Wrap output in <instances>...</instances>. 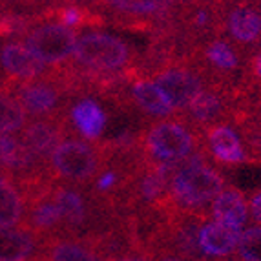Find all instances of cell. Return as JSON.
<instances>
[{
  "mask_svg": "<svg viewBox=\"0 0 261 261\" xmlns=\"http://www.w3.org/2000/svg\"><path fill=\"white\" fill-rule=\"evenodd\" d=\"M28 124V113L8 92H0V135H18Z\"/></svg>",
  "mask_w": 261,
  "mask_h": 261,
  "instance_id": "obj_27",
  "label": "cell"
},
{
  "mask_svg": "<svg viewBox=\"0 0 261 261\" xmlns=\"http://www.w3.org/2000/svg\"><path fill=\"white\" fill-rule=\"evenodd\" d=\"M248 214H250V221L256 226H261V188L248 194Z\"/></svg>",
  "mask_w": 261,
  "mask_h": 261,
  "instance_id": "obj_29",
  "label": "cell"
},
{
  "mask_svg": "<svg viewBox=\"0 0 261 261\" xmlns=\"http://www.w3.org/2000/svg\"><path fill=\"white\" fill-rule=\"evenodd\" d=\"M153 261H187V259L175 256V254H172V252H159L153 257Z\"/></svg>",
  "mask_w": 261,
  "mask_h": 261,
  "instance_id": "obj_31",
  "label": "cell"
},
{
  "mask_svg": "<svg viewBox=\"0 0 261 261\" xmlns=\"http://www.w3.org/2000/svg\"><path fill=\"white\" fill-rule=\"evenodd\" d=\"M106 17H124L137 20H163L175 13L179 2L157 0H113V2H90Z\"/></svg>",
  "mask_w": 261,
  "mask_h": 261,
  "instance_id": "obj_20",
  "label": "cell"
},
{
  "mask_svg": "<svg viewBox=\"0 0 261 261\" xmlns=\"http://www.w3.org/2000/svg\"><path fill=\"white\" fill-rule=\"evenodd\" d=\"M205 148L208 152L210 159L223 166H236L250 163V157L245 152V146L241 143L240 134L236 132L232 124H216L203 132Z\"/></svg>",
  "mask_w": 261,
  "mask_h": 261,
  "instance_id": "obj_18",
  "label": "cell"
},
{
  "mask_svg": "<svg viewBox=\"0 0 261 261\" xmlns=\"http://www.w3.org/2000/svg\"><path fill=\"white\" fill-rule=\"evenodd\" d=\"M139 143L144 157L155 165L185 161L197 150L205 148L203 135L179 117L144 124Z\"/></svg>",
  "mask_w": 261,
  "mask_h": 261,
  "instance_id": "obj_2",
  "label": "cell"
},
{
  "mask_svg": "<svg viewBox=\"0 0 261 261\" xmlns=\"http://www.w3.org/2000/svg\"><path fill=\"white\" fill-rule=\"evenodd\" d=\"M139 53L126 40L105 31H88L79 37L68 64L92 73H122L135 70Z\"/></svg>",
  "mask_w": 261,
  "mask_h": 261,
  "instance_id": "obj_3",
  "label": "cell"
},
{
  "mask_svg": "<svg viewBox=\"0 0 261 261\" xmlns=\"http://www.w3.org/2000/svg\"><path fill=\"white\" fill-rule=\"evenodd\" d=\"M71 135L66 119H33L18 134L30 153L42 165H48L57 146Z\"/></svg>",
  "mask_w": 261,
  "mask_h": 261,
  "instance_id": "obj_15",
  "label": "cell"
},
{
  "mask_svg": "<svg viewBox=\"0 0 261 261\" xmlns=\"http://www.w3.org/2000/svg\"><path fill=\"white\" fill-rule=\"evenodd\" d=\"M236 252L240 261H261V226L252 225L241 232Z\"/></svg>",
  "mask_w": 261,
  "mask_h": 261,
  "instance_id": "obj_28",
  "label": "cell"
},
{
  "mask_svg": "<svg viewBox=\"0 0 261 261\" xmlns=\"http://www.w3.org/2000/svg\"><path fill=\"white\" fill-rule=\"evenodd\" d=\"M66 121L71 132L79 134L84 141L99 143L108 126V112L97 97L83 95L71 102L66 113Z\"/></svg>",
  "mask_w": 261,
  "mask_h": 261,
  "instance_id": "obj_16",
  "label": "cell"
},
{
  "mask_svg": "<svg viewBox=\"0 0 261 261\" xmlns=\"http://www.w3.org/2000/svg\"><path fill=\"white\" fill-rule=\"evenodd\" d=\"M205 221L208 219L172 210L166 219L161 252H172L187 261H205L199 248V232Z\"/></svg>",
  "mask_w": 261,
  "mask_h": 261,
  "instance_id": "obj_12",
  "label": "cell"
},
{
  "mask_svg": "<svg viewBox=\"0 0 261 261\" xmlns=\"http://www.w3.org/2000/svg\"><path fill=\"white\" fill-rule=\"evenodd\" d=\"M223 37L248 57L261 49V2L226 4Z\"/></svg>",
  "mask_w": 261,
  "mask_h": 261,
  "instance_id": "obj_11",
  "label": "cell"
},
{
  "mask_svg": "<svg viewBox=\"0 0 261 261\" xmlns=\"http://www.w3.org/2000/svg\"><path fill=\"white\" fill-rule=\"evenodd\" d=\"M192 61L203 68L210 83L241 84L247 71L248 55L225 37H216L203 44Z\"/></svg>",
  "mask_w": 261,
  "mask_h": 261,
  "instance_id": "obj_8",
  "label": "cell"
},
{
  "mask_svg": "<svg viewBox=\"0 0 261 261\" xmlns=\"http://www.w3.org/2000/svg\"><path fill=\"white\" fill-rule=\"evenodd\" d=\"M35 261H106L92 243L73 238H51L40 243Z\"/></svg>",
  "mask_w": 261,
  "mask_h": 261,
  "instance_id": "obj_22",
  "label": "cell"
},
{
  "mask_svg": "<svg viewBox=\"0 0 261 261\" xmlns=\"http://www.w3.org/2000/svg\"><path fill=\"white\" fill-rule=\"evenodd\" d=\"M53 192V190H51ZM51 192L42 197L26 203V221L24 228L39 238L40 241L51 240V238H62L64 236V221L62 214L53 201Z\"/></svg>",
  "mask_w": 261,
  "mask_h": 261,
  "instance_id": "obj_19",
  "label": "cell"
},
{
  "mask_svg": "<svg viewBox=\"0 0 261 261\" xmlns=\"http://www.w3.org/2000/svg\"><path fill=\"white\" fill-rule=\"evenodd\" d=\"M46 20L59 22L70 30H83V28L105 26L106 18L92 4H79V2H66V4H48L44 11Z\"/></svg>",
  "mask_w": 261,
  "mask_h": 261,
  "instance_id": "obj_24",
  "label": "cell"
},
{
  "mask_svg": "<svg viewBox=\"0 0 261 261\" xmlns=\"http://www.w3.org/2000/svg\"><path fill=\"white\" fill-rule=\"evenodd\" d=\"M225 170L216 166L206 148L179 163L168 187V203L177 212L210 219L212 201L226 187Z\"/></svg>",
  "mask_w": 261,
  "mask_h": 261,
  "instance_id": "obj_1",
  "label": "cell"
},
{
  "mask_svg": "<svg viewBox=\"0 0 261 261\" xmlns=\"http://www.w3.org/2000/svg\"><path fill=\"white\" fill-rule=\"evenodd\" d=\"M126 99L128 108L146 124L153 121L177 117V112L168 100V97L161 92V88L157 86L152 79H132L126 88Z\"/></svg>",
  "mask_w": 261,
  "mask_h": 261,
  "instance_id": "obj_14",
  "label": "cell"
},
{
  "mask_svg": "<svg viewBox=\"0 0 261 261\" xmlns=\"http://www.w3.org/2000/svg\"><path fill=\"white\" fill-rule=\"evenodd\" d=\"M240 92L241 84L210 83L177 117L199 134L216 124H230Z\"/></svg>",
  "mask_w": 261,
  "mask_h": 261,
  "instance_id": "obj_6",
  "label": "cell"
},
{
  "mask_svg": "<svg viewBox=\"0 0 261 261\" xmlns=\"http://www.w3.org/2000/svg\"><path fill=\"white\" fill-rule=\"evenodd\" d=\"M225 2H179L177 28L196 48L205 42L223 37L225 26Z\"/></svg>",
  "mask_w": 261,
  "mask_h": 261,
  "instance_id": "obj_10",
  "label": "cell"
},
{
  "mask_svg": "<svg viewBox=\"0 0 261 261\" xmlns=\"http://www.w3.org/2000/svg\"><path fill=\"white\" fill-rule=\"evenodd\" d=\"M26 221V203L17 181L11 175L0 174V226L18 228Z\"/></svg>",
  "mask_w": 261,
  "mask_h": 261,
  "instance_id": "obj_26",
  "label": "cell"
},
{
  "mask_svg": "<svg viewBox=\"0 0 261 261\" xmlns=\"http://www.w3.org/2000/svg\"><path fill=\"white\" fill-rule=\"evenodd\" d=\"M240 243V232L232 230L221 223L208 219L203 223L199 232V248L205 261L230 257Z\"/></svg>",
  "mask_w": 261,
  "mask_h": 261,
  "instance_id": "obj_23",
  "label": "cell"
},
{
  "mask_svg": "<svg viewBox=\"0 0 261 261\" xmlns=\"http://www.w3.org/2000/svg\"><path fill=\"white\" fill-rule=\"evenodd\" d=\"M4 92L11 93L33 119H66L68 108L77 99L59 68H53L48 77L6 84Z\"/></svg>",
  "mask_w": 261,
  "mask_h": 261,
  "instance_id": "obj_4",
  "label": "cell"
},
{
  "mask_svg": "<svg viewBox=\"0 0 261 261\" xmlns=\"http://www.w3.org/2000/svg\"><path fill=\"white\" fill-rule=\"evenodd\" d=\"M216 261H240V259H238V256H234V257H223V259H216Z\"/></svg>",
  "mask_w": 261,
  "mask_h": 261,
  "instance_id": "obj_32",
  "label": "cell"
},
{
  "mask_svg": "<svg viewBox=\"0 0 261 261\" xmlns=\"http://www.w3.org/2000/svg\"><path fill=\"white\" fill-rule=\"evenodd\" d=\"M53 68L40 62L20 40H0V79L2 83H28L48 77Z\"/></svg>",
  "mask_w": 261,
  "mask_h": 261,
  "instance_id": "obj_13",
  "label": "cell"
},
{
  "mask_svg": "<svg viewBox=\"0 0 261 261\" xmlns=\"http://www.w3.org/2000/svg\"><path fill=\"white\" fill-rule=\"evenodd\" d=\"M210 219L221 223L236 232L243 230L245 225L250 221L247 196L240 188L225 187L221 194L212 201Z\"/></svg>",
  "mask_w": 261,
  "mask_h": 261,
  "instance_id": "obj_21",
  "label": "cell"
},
{
  "mask_svg": "<svg viewBox=\"0 0 261 261\" xmlns=\"http://www.w3.org/2000/svg\"><path fill=\"white\" fill-rule=\"evenodd\" d=\"M152 81L168 97L177 115H181L190 106L192 100L210 84L208 75L194 61L175 62L165 70L157 71Z\"/></svg>",
  "mask_w": 261,
  "mask_h": 261,
  "instance_id": "obj_9",
  "label": "cell"
},
{
  "mask_svg": "<svg viewBox=\"0 0 261 261\" xmlns=\"http://www.w3.org/2000/svg\"><path fill=\"white\" fill-rule=\"evenodd\" d=\"M42 241L24 226H0V261H35Z\"/></svg>",
  "mask_w": 261,
  "mask_h": 261,
  "instance_id": "obj_25",
  "label": "cell"
},
{
  "mask_svg": "<svg viewBox=\"0 0 261 261\" xmlns=\"http://www.w3.org/2000/svg\"><path fill=\"white\" fill-rule=\"evenodd\" d=\"M106 261H153V257L144 252H139V250H130V252L119 254V256H113Z\"/></svg>",
  "mask_w": 261,
  "mask_h": 261,
  "instance_id": "obj_30",
  "label": "cell"
},
{
  "mask_svg": "<svg viewBox=\"0 0 261 261\" xmlns=\"http://www.w3.org/2000/svg\"><path fill=\"white\" fill-rule=\"evenodd\" d=\"M105 165L106 157L99 143L70 135L49 157L48 172L55 183L88 188Z\"/></svg>",
  "mask_w": 261,
  "mask_h": 261,
  "instance_id": "obj_5",
  "label": "cell"
},
{
  "mask_svg": "<svg viewBox=\"0 0 261 261\" xmlns=\"http://www.w3.org/2000/svg\"><path fill=\"white\" fill-rule=\"evenodd\" d=\"M79 40V31L59 22H39L22 37L20 42L48 68H62L71 61Z\"/></svg>",
  "mask_w": 261,
  "mask_h": 261,
  "instance_id": "obj_7",
  "label": "cell"
},
{
  "mask_svg": "<svg viewBox=\"0 0 261 261\" xmlns=\"http://www.w3.org/2000/svg\"><path fill=\"white\" fill-rule=\"evenodd\" d=\"M0 174L11 175L15 181H26L49 172L48 165L31 155L18 135H0Z\"/></svg>",
  "mask_w": 261,
  "mask_h": 261,
  "instance_id": "obj_17",
  "label": "cell"
}]
</instances>
